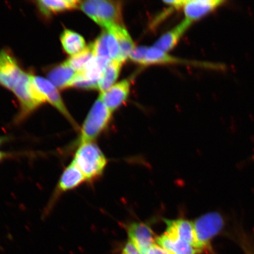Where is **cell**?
Instances as JSON below:
<instances>
[{
    "label": "cell",
    "mask_w": 254,
    "mask_h": 254,
    "mask_svg": "<svg viewBox=\"0 0 254 254\" xmlns=\"http://www.w3.org/2000/svg\"><path fill=\"white\" fill-rule=\"evenodd\" d=\"M32 75L24 72L19 82L15 87L13 92L19 99L21 105V113L19 119H23L35 110L45 100L44 96L39 92L34 83Z\"/></svg>",
    "instance_id": "cell-5"
},
{
    "label": "cell",
    "mask_w": 254,
    "mask_h": 254,
    "mask_svg": "<svg viewBox=\"0 0 254 254\" xmlns=\"http://www.w3.org/2000/svg\"><path fill=\"white\" fill-rule=\"evenodd\" d=\"M80 8L99 26L105 29L122 26V3L107 0H88L81 2Z\"/></svg>",
    "instance_id": "cell-2"
},
{
    "label": "cell",
    "mask_w": 254,
    "mask_h": 254,
    "mask_svg": "<svg viewBox=\"0 0 254 254\" xmlns=\"http://www.w3.org/2000/svg\"><path fill=\"white\" fill-rule=\"evenodd\" d=\"M225 1L222 0H189L186 1L183 10L186 19L196 21L207 16L222 6Z\"/></svg>",
    "instance_id": "cell-12"
},
{
    "label": "cell",
    "mask_w": 254,
    "mask_h": 254,
    "mask_svg": "<svg viewBox=\"0 0 254 254\" xmlns=\"http://www.w3.org/2000/svg\"><path fill=\"white\" fill-rule=\"evenodd\" d=\"M32 82L34 83L37 89L45 99V100L50 102L54 107H56L64 116L66 118L72 125L77 128V124L69 114L64 103L63 101L58 90L48 80L43 77L33 76Z\"/></svg>",
    "instance_id": "cell-8"
},
{
    "label": "cell",
    "mask_w": 254,
    "mask_h": 254,
    "mask_svg": "<svg viewBox=\"0 0 254 254\" xmlns=\"http://www.w3.org/2000/svg\"><path fill=\"white\" fill-rule=\"evenodd\" d=\"M9 156V154L0 151V162L4 160Z\"/></svg>",
    "instance_id": "cell-25"
},
{
    "label": "cell",
    "mask_w": 254,
    "mask_h": 254,
    "mask_svg": "<svg viewBox=\"0 0 254 254\" xmlns=\"http://www.w3.org/2000/svg\"><path fill=\"white\" fill-rule=\"evenodd\" d=\"M6 141H7V138L4 137H0V146L5 143Z\"/></svg>",
    "instance_id": "cell-26"
},
{
    "label": "cell",
    "mask_w": 254,
    "mask_h": 254,
    "mask_svg": "<svg viewBox=\"0 0 254 254\" xmlns=\"http://www.w3.org/2000/svg\"><path fill=\"white\" fill-rule=\"evenodd\" d=\"M77 72L69 66L65 62L57 65L48 72V80L57 89L63 90L70 87L72 80Z\"/></svg>",
    "instance_id": "cell-16"
},
{
    "label": "cell",
    "mask_w": 254,
    "mask_h": 254,
    "mask_svg": "<svg viewBox=\"0 0 254 254\" xmlns=\"http://www.w3.org/2000/svg\"><path fill=\"white\" fill-rule=\"evenodd\" d=\"M130 87V81L125 80L114 85L105 92L101 93L99 97L108 110L113 113L127 100Z\"/></svg>",
    "instance_id": "cell-11"
},
{
    "label": "cell",
    "mask_w": 254,
    "mask_h": 254,
    "mask_svg": "<svg viewBox=\"0 0 254 254\" xmlns=\"http://www.w3.org/2000/svg\"><path fill=\"white\" fill-rule=\"evenodd\" d=\"M72 162L89 182L101 176L107 164L104 153L95 142L78 144Z\"/></svg>",
    "instance_id": "cell-1"
},
{
    "label": "cell",
    "mask_w": 254,
    "mask_h": 254,
    "mask_svg": "<svg viewBox=\"0 0 254 254\" xmlns=\"http://www.w3.org/2000/svg\"><path fill=\"white\" fill-rule=\"evenodd\" d=\"M193 223L196 241L199 251L206 249L210 246L212 239L224 228V217L219 212H210L199 217Z\"/></svg>",
    "instance_id": "cell-4"
},
{
    "label": "cell",
    "mask_w": 254,
    "mask_h": 254,
    "mask_svg": "<svg viewBox=\"0 0 254 254\" xmlns=\"http://www.w3.org/2000/svg\"><path fill=\"white\" fill-rule=\"evenodd\" d=\"M61 42L63 49L72 56L80 53L86 48L83 37L72 30H65L63 32Z\"/></svg>",
    "instance_id": "cell-19"
},
{
    "label": "cell",
    "mask_w": 254,
    "mask_h": 254,
    "mask_svg": "<svg viewBox=\"0 0 254 254\" xmlns=\"http://www.w3.org/2000/svg\"><path fill=\"white\" fill-rule=\"evenodd\" d=\"M164 222L167 224L166 234L186 242L201 253L196 241L193 222L184 219L164 220Z\"/></svg>",
    "instance_id": "cell-10"
},
{
    "label": "cell",
    "mask_w": 254,
    "mask_h": 254,
    "mask_svg": "<svg viewBox=\"0 0 254 254\" xmlns=\"http://www.w3.org/2000/svg\"><path fill=\"white\" fill-rule=\"evenodd\" d=\"M191 24L192 22L186 19L183 21L175 28L161 36L154 44V47L165 53L173 49Z\"/></svg>",
    "instance_id": "cell-14"
},
{
    "label": "cell",
    "mask_w": 254,
    "mask_h": 254,
    "mask_svg": "<svg viewBox=\"0 0 254 254\" xmlns=\"http://www.w3.org/2000/svg\"><path fill=\"white\" fill-rule=\"evenodd\" d=\"M112 112L98 98L91 109L81 129L78 144L94 142L107 128L111 119Z\"/></svg>",
    "instance_id": "cell-3"
},
{
    "label": "cell",
    "mask_w": 254,
    "mask_h": 254,
    "mask_svg": "<svg viewBox=\"0 0 254 254\" xmlns=\"http://www.w3.org/2000/svg\"><path fill=\"white\" fill-rule=\"evenodd\" d=\"M129 58L133 62L143 65L165 64H185L187 62L168 55L167 53L155 47H135Z\"/></svg>",
    "instance_id": "cell-6"
},
{
    "label": "cell",
    "mask_w": 254,
    "mask_h": 254,
    "mask_svg": "<svg viewBox=\"0 0 254 254\" xmlns=\"http://www.w3.org/2000/svg\"><path fill=\"white\" fill-rule=\"evenodd\" d=\"M123 63L111 60L106 66L98 83V90L104 92L113 86L119 76Z\"/></svg>",
    "instance_id": "cell-20"
},
{
    "label": "cell",
    "mask_w": 254,
    "mask_h": 254,
    "mask_svg": "<svg viewBox=\"0 0 254 254\" xmlns=\"http://www.w3.org/2000/svg\"><path fill=\"white\" fill-rule=\"evenodd\" d=\"M127 230L130 242L141 254H146L151 247L156 244L157 238L154 237L150 226L146 223H131L127 227Z\"/></svg>",
    "instance_id": "cell-9"
},
{
    "label": "cell",
    "mask_w": 254,
    "mask_h": 254,
    "mask_svg": "<svg viewBox=\"0 0 254 254\" xmlns=\"http://www.w3.org/2000/svg\"><path fill=\"white\" fill-rule=\"evenodd\" d=\"M165 4L172 6L176 9H180L183 7L185 4L186 0H174V1H164Z\"/></svg>",
    "instance_id": "cell-24"
},
{
    "label": "cell",
    "mask_w": 254,
    "mask_h": 254,
    "mask_svg": "<svg viewBox=\"0 0 254 254\" xmlns=\"http://www.w3.org/2000/svg\"><path fill=\"white\" fill-rule=\"evenodd\" d=\"M122 254H141L137 249L134 245H133L131 242L129 241L128 243L126 244L125 249L123 250V252Z\"/></svg>",
    "instance_id": "cell-23"
},
{
    "label": "cell",
    "mask_w": 254,
    "mask_h": 254,
    "mask_svg": "<svg viewBox=\"0 0 254 254\" xmlns=\"http://www.w3.org/2000/svg\"><path fill=\"white\" fill-rule=\"evenodd\" d=\"M107 29H110L113 32L119 44L120 50V62H125L135 48L131 36L123 26H114Z\"/></svg>",
    "instance_id": "cell-18"
},
{
    "label": "cell",
    "mask_w": 254,
    "mask_h": 254,
    "mask_svg": "<svg viewBox=\"0 0 254 254\" xmlns=\"http://www.w3.org/2000/svg\"><path fill=\"white\" fill-rule=\"evenodd\" d=\"M81 1L76 0H41L37 1L41 13L46 16L77 8Z\"/></svg>",
    "instance_id": "cell-17"
},
{
    "label": "cell",
    "mask_w": 254,
    "mask_h": 254,
    "mask_svg": "<svg viewBox=\"0 0 254 254\" xmlns=\"http://www.w3.org/2000/svg\"><path fill=\"white\" fill-rule=\"evenodd\" d=\"M86 181L82 172L71 162L63 171L54 192V198L57 196L75 189Z\"/></svg>",
    "instance_id": "cell-13"
},
{
    "label": "cell",
    "mask_w": 254,
    "mask_h": 254,
    "mask_svg": "<svg viewBox=\"0 0 254 254\" xmlns=\"http://www.w3.org/2000/svg\"><path fill=\"white\" fill-rule=\"evenodd\" d=\"M145 254H172L168 252V251L163 249V248L158 246V245H154L149 250L147 251Z\"/></svg>",
    "instance_id": "cell-22"
},
{
    "label": "cell",
    "mask_w": 254,
    "mask_h": 254,
    "mask_svg": "<svg viewBox=\"0 0 254 254\" xmlns=\"http://www.w3.org/2000/svg\"><path fill=\"white\" fill-rule=\"evenodd\" d=\"M93 44L76 55L72 56L65 63L76 72H82L89 63L95 57Z\"/></svg>",
    "instance_id": "cell-21"
},
{
    "label": "cell",
    "mask_w": 254,
    "mask_h": 254,
    "mask_svg": "<svg viewBox=\"0 0 254 254\" xmlns=\"http://www.w3.org/2000/svg\"><path fill=\"white\" fill-rule=\"evenodd\" d=\"M24 71L10 52H0V85L13 92L22 77Z\"/></svg>",
    "instance_id": "cell-7"
},
{
    "label": "cell",
    "mask_w": 254,
    "mask_h": 254,
    "mask_svg": "<svg viewBox=\"0 0 254 254\" xmlns=\"http://www.w3.org/2000/svg\"><path fill=\"white\" fill-rule=\"evenodd\" d=\"M156 243L159 246L172 254H196L200 253L189 243L172 237L165 232L157 238Z\"/></svg>",
    "instance_id": "cell-15"
}]
</instances>
